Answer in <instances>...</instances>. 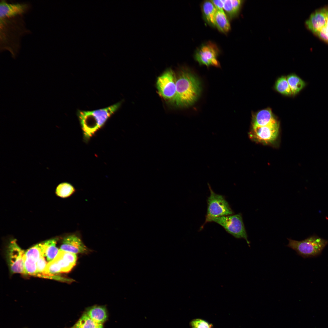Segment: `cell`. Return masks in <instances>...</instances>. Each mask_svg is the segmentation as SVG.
<instances>
[{"label":"cell","instance_id":"obj_1","mask_svg":"<svg viewBox=\"0 0 328 328\" xmlns=\"http://www.w3.org/2000/svg\"><path fill=\"white\" fill-rule=\"evenodd\" d=\"M23 16L0 18V51L7 50L13 57L18 53L21 38L30 32L25 26Z\"/></svg>","mask_w":328,"mask_h":328},{"label":"cell","instance_id":"obj_2","mask_svg":"<svg viewBox=\"0 0 328 328\" xmlns=\"http://www.w3.org/2000/svg\"><path fill=\"white\" fill-rule=\"evenodd\" d=\"M199 79L187 69L180 71L176 76V92L173 103L179 107H187L194 104L201 93Z\"/></svg>","mask_w":328,"mask_h":328},{"label":"cell","instance_id":"obj_3","mask_svg":"<svg viewBox=\"0 0 328 328\" xmlns=\"http://www.w3.org/2000/svg\"><path fill=\"white\" fill-rule=\"evenodd\" d=\"M121 102L108 107L92 111L78 110L77 114L84 139L87 141L104 126L107 120L119 108Z\"/></svg>","mask_w":328,"mask_h":328},{"label":"cell","instance_id":"obj_4","mask_svg":"<svg viewBox=\"0 0 328 328\" xmlns=\"http://www.w3.org/2000/svg\"><path fill=\"white\" fill-rule=\"evenodd\" d=\"M287 239L289 243L287 246L304 258L319 255L328 243V241L316 236L311 237L300 241Z\"/></svg>","mask_w":328,"mask_h":328},{"label":"cell","instance_id":"obj_5","mask_svg":"<svg viewBox=\"0 0 328 328\" xmlns=\"http://www.w3.org/2000/svg\"><path fill=\"white\" fill-rule=\"evenodd\" d=\"M210 195L207 199V209L204 224L212 219L231 215L234 212L228 202L222 195L216 193L208 183Z\"/></svg>","mask_w":328,"mask_h":328},{"label":"cell","instance_id":"obj_6","mask_svg":"<svg viewBox=\"0 0 328 328\" xmlns=\"http://www.w3.org/2000/svg\"><path fill=\"white\" fill-rule=\"evenodd\" d=\"M210 222H214L220 224L235 237L244 239L249 245L241 213L215 218L211 220Z\"/></svg>","mask_w":328,"mask_h":328},{"label":"cell","instance_id":"obj_7","mask_svg":"<svg viewBox=\"0 0 328 328\" xmlns=\"http://www.w3.org/2000/svg\"><path fill=\"white\" fill-rule=\"evenodd\" d=\"M176 76L169 69L158 77L156 87L159 95L165 100L173 103L176 92Z\"/></svg>","mask_w":328,"mask_h":328},{"label":"cell","instance_id":"obj_8","mask_svg":"<svg viewBox=\"0 0 328 328\" xmlns=\"http://www.w3.org/2000/svg\"><path fill=\"white\" fill-rule=\"evenodd\" d=\"M279 131L278 122L263 127H252L249 135L256 142L264 144L272 143L277 139Z\"/></svg>","mask_w":328,"mask_h":328},{"label":"cell","instance_id":"obj_9","mask_svg":"<svg viewBox=\"0 0 328 328\" xmlns=\"http://www.w3.org/2000/svg\"><path fill=\"white\" fill-rule=\"evenodd\" d=\"M7 250L8 262L11 272L25 274V252L18 246L15 239L10 241Z\"/></svg>","mask_w":328,"mask_h":328},{"label":"cell","instance_id":"obj_10","mask_svg":"<svg viewBox=\"0 0 328 328\" xmlns=\"http://www.w3.org/2000/svg\"><path fill=\"white\" fill-rule=\"evenodd\" d=\"M219 50L217 46L212 43L208 42L202 45L196 53L195 57L200 64L207 66L218 67L219 63L217 59Z\"/></svg>","mask_w":328,"mask_h":328},{"label":"cell","instance_id":"obj_11","mask_svg":"<svg viewBox=\"0 0 328 328\" xmlns=\"http://www.w3.org/2000/svg\"><path fill=\"white\" fill-rule=\"evenodd\" d=\"M29 2H9L5 0L0 2V18H10L24 15L30 9Z\"/></svg>","mask_w":328,"mask_h":328},{"label":"cell","instance_id":"obj_12","mask_svg":"<svg viewBox=\"0 0 328 328\" xmlns=\"http://www.w3.org/2000/svg\"><path fill=\"white\" fill-rule=\"evenodd\" d=\"M327 8L318 10L311 14L306 22L308 28L316 34L326 26Z\"/></svg>","mask_w":328,"mask_h":328},{"label":"cell","instance_id":"obj_13","mask_svg":"<svg viewBox=\"0 0 328 328\" xmlns=\"http://www.w3.org/2000/svg\"><path fill=\"white\" fill-rule=\"evenodd\" d=\"M60 249L74 254L85 253L88 251L80 239L77 236L72 234L63 239Z\"/></svg>","mask_w":328,"mask_h":328},{"label":"cell","instance_id":"obj_14","mask_svg":"<svg viewBox=\"0 0 328 328\" xmlns=\"http://www.w3.org/2000/svg\"><path fill=\"white\" fill-rule=\"evenodd\" d=\"M278 123L269 108L260 111L252 115V127H263Z\"/></svg>","mask_w":328,"mask_h":328},{"label":"cell","instance_id":"obj_15","mask_svg":"<svg viewBox=\"0 0 328 328\" xmlns=\"http://www.w3.org/2000/svg\"><path fill=\"white\" fill-rule=\"evenodd\" d=\"M56 240L51 239L38 244L43 256L46 258L49 262L52 260L56 256L59 250L56 247Z\"/></svg>","mask_w":328,"mask_h":328},{"label":"cell","instance_id":"obj_16","mask_svg":"<svg viewBox=\"0 0 328 328\" xmlns=\"http://www.w3.org/2000/svg\"><path fill=\"white\" fill-rule=\"evenodd\" d=\"M86 313L94 321L100 324H103L106 320L107 317L106 309L102 306L92 307Z\"/></svg>","mask_w":328,"mask_h":328},{"label":"cell","instance_id":"obj_17","mask_svg":"<svg viewBox=\"0 0 328 328\" xmlns=\"http://www.w3.org/2000/svg\"><path fill=\"white\" fill-rule=\"evenodd\" d=\"M202 11L207 22L213 26H215V19L217 9L210 1H205L203 3Z\"/></svg>","mask_w":328,"mask_h":328},{"label":"cell","instance_id":"obj_18","mask_svg":"<svg viewBox=\"0 0 328 328\" xmlns=\"http://www.w3.org/2000/svg\"><path fill=\"white\" fill-rule=\"evenodd\" d=\"M215 26L223 32H227L230 30V24L224 10H217L215 19Z\"/></svg>","mask_w":328,"mask_h":328},{"label":"cell","instance_id":"obj_19","mask_svg":"<svg viewBox=\"0 0 328 328\" xmlns=\"http://www.w3.org/2000/svg\"><path fill=\"white\" fill-rule=\"evenodd\" d=\"M292 95L298 93L306 85V83L295 74H292L286 77Z\"/></svg>","mask_w":328,"mask_h":328},{"label":"cell","instance_id":"obj_20","mask_svg":"<svg viewBox=\"0 0 328 328\" xmlns=\"http://www.w3.org/2000/svg\"><path fill=\"white\" fill-rule=\"evenodd\" d=\"M242 3L240 0H224L223 10L229 16L233 17L238 13Z\"/></svg>","mask_w":328,"mask_h":328},{"label":"cell","instance_id":"obj_21","mask_svg":"<svg viewBox=\"0 0 328 328\" xmlns=\"http://www.w3.org/2000/svg\"><path fill=\"white\" fill-rule=\"evenodd\" d=\"M73 327L74 328H103V324L94 321L85 313L83 315Z\"/></svg>","mask_w":328,"mask_h":328},{"label":"cell","instance_id":"obj_22","mask_svg":"<svg viewBox=\"0 0 328 328\" xmlns=\"http://www.w3.org/2000/svg\"><path fill=\"white\" fill-rule=\"evenodd\" d=\"M75 191L74 187L70 183L64 182L59 184L56 189V193L59 196L66 198L70 196Z\"/></svg>","mask_w":328,"mask_h":328},{"label":"cell","instance_id":"obj_23","mask_svg":"<svg viewBox=\"0 0 328 328\" xmlns=\"http://www.w3.org/2000/svg\"><path fill=\"white\" fill-rule=\"evenodd\" d=\"M275 88L278 92L284 95H292L286 77L282 76L279 78L276 82Z\"/></svg>","mask_w":328,"mask_h":328},{"label":"cell","instance_id":"obj_24","mask_svg":"<svg viewBox=\"0 0 328 328\" xmlns=\"http://www.w3.org/2000/svg\"><path fill=\"white\" fill-rule=\"evenodd\" d=\"M37 262L35 260L25 256L24 267L25 274L36 275V273Z\"/></svg>","mask_w":328,"mask_h":328},{"label":"cell","instance_id":"obj_25","mask_svg":"<svg viewBox=\"0 0 328 328\" xmlns=\"http://www.w3.org/2000/svg\"><path fill=\"white\" fill-rule=\"evenodd\" d=\"M53 259L61 268L62 272H68L74 266L67 260L63 258L58 253Z\"/></svg>","mask_w":328,"mask_h":328},{"label":"cell","instance_id":"obj_26","mask_svg":"<svg viewBox=\"0 0 328 328\" xmlns=\"http://www.w3.org/2000/svg\"><path fill=\"white\" fill-rule=\"evenodd\" d=\"M42 256L41 251L38 244L28 249L25 253L26 257L31 258L36 262Z\"/></svg>","mask_w":328,"mask_h":328},{"label":"cell","instance_id":"obj_27","mask_svg":"<svg viewBox=\"0 0 328 328\" xmlns=\"http://www.w3.org/2000/svg\"><path fill=\"white\" fill-rule=\"evenodd\" d=\"M190 325L191 328H213L212 323L199 318L191 320L190 322Z\"/></svg>","mask_w":328,"mask_h":328},{"label":"cell","instance_id":"obj_28","mask_svg":"<svg viewBox=\"0 0 328 328\" xmlns=\"http://www.w3.org/2000/svg\"><path fill=\"white\" fill-rule=\"evenodd\" d=\"M64 258L67 260L74 266L77 261V256L75 254L59 250L58 252Z\"/></svg>","mask_w":328,"mask_h":328},{"label":"cell","instance_id":"obj_29","mask_svg":"<svg viewBox=\"0 0 328 328\" xmlns=\"http://www.w3.org/2000/svg\"><path fill=\"white\" fill-rule=\"evenodd\" d=\"M47 264L44 257L42 256L36 262L37 270L36 275L39 276L44 272Z\"/></svg>","mask_w":328,"mask_h":328},{"label":"cell","instance_id":"obj_30","mask_svg":"<svg viewBox=\"0 0 328 328\" xmlns=\"http://www.w3.org/2000/svg\"><path fill=\"white\" fill-rule=\"evenodd\" d=\"M320 38L328 43V30L325 26L316 34Z\"/></svg>","mask_w":328,"mask_h":328},{"label":"cell","instance_id":"obj_31","mask_svg":"<svg viewBox=\"0 0 328 328\" xmlns=\"http://www.w3.org/2000/svg\"><path fill=\"white\" fill-rule=\"evenodd\" d=\"M211 1L217 10H224V0H213Z\"/></svg>","mask_w":328,"mask_h":328},{"label":"cell","instance_id":"obj_32","mask_svg":"<svg viewBox=\"0 0 328 328\" xmlns=\"http://www.w3.org/2000/svg\"><path fill=\"white\" fill-rule=\"evenodd\" d=\"M325 27L328 30V8L327 9L326 22Z\"/></svg>","mask_w":328,"mask_h":328},{"label":"cell","instance_id":"obj_33","mask_svg":"<svg viewBox=\"0 0 328 328\" xmlns=\"http://www.w3.org/2000/svg\"><path fill=\"white\" fill-rule=\"evenodd\" d=\"M74 328V327H73V328Z\"/></svg>","mask_w":328,"mask_h":328}]
</instances>
